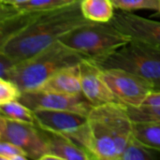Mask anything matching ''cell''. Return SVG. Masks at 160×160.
<instances>
[{"instance_id": "cell-1", "label": "cell", "mask_w": 160, "mask_h": 160, "mask_svg": "<svg viewBox=\"0 0 160 160\" xmlns=\"http://www.w3.org/2000/svg\"><path fill=\"white\" fill-rule=\"evenodd\" d=\"M81 0L39 13L24 28L0 43V53L18 64L59 40L69 30L87 22L81 10Z\"/></svg>"}, {"instance_id": "cell-2", "label": "cell", "mask_w": 160, "mask_h": 160, "mask_svg": "<svg viewBox=\"0 0 160 160\" xmlns=\"http://www.w3.org/2000/svg\"><path fill=\"white\" fill-rule=\"evenodd\" d=\"M87 117L93 159L119 160L133 135L134 122L128 106L122 102L96 106Z\"/></svg>"}, {"instance_id": "cell-3", "label": "cell", "mask_w": 160, "mask_h": 160, "mask_svg": "<svg viewBox=\"0 0 160 160\" xmlns=\"http://www.w3.org/2000/svg\"><path fill=\"white\" fill-rule=\"evenodd\" d=\"M84 57L60 41L15 65L8 80L22 92L39 89L60 69L79 65Z\"/></svg>"}, {"instance_id": "cell-4", "label": "cell", "mask_w": 160, "mask_h": 160, "mask_svg": "<svg viewBox=\"0 0 160 160\" xmlns=\"http://www.w3.org/2000/svg\"><path fill=\"white\" fill-rule=\"evenodd\" d=\"M102 69L120 68L131 72L160 90V49L146 43L130 40L114 52L91 59Z\"/></svg>"}, {"instance_id": "cell-5", "label": "cell", "mask_w": 160, "mask_h": 160, "mask_svg": "<svg viewBox=\"0 0 160 160\" xmlns=\"http://www.w3.org/2000/svg\"><path fill=\"white\" fill-rule=\"evenodd\" d=\"M58 41L84 58L96 59L121 48L130 41V38L111 22L89 21L65 33Z\"/></svg>"}, {"instance_id": "cell-6", "label": "cell", "mask_w": 160, "mask_h": 160, "mask_svg": "<svg viewBox=\"0 0 160 160\" xmlns=\"http://www.w3.org/2000/svg\"><path fill=\"white\" fill-rule=\"evenodd\" d=\"M34 114L36 126L39 128L65 135L88 152L90 132L86 115L53 110H36Z\"/></svg>"}, {"instance_id": "cell-7", "label": "cell", "mask_w": 160, "mask_h": 160, "mask_svg": "<svg viewBox=\"0 0 160 160\" xmlns=\"http://www.w3.org/2000/svg\"><path fill=\"white\" fill-rule=\"evenodd\" d=\"M101 69V76L116 98L127 106L141 107L155 90L144 79L120 68Z\"/></svg>"}, {"instance_id": "cell-8", "label": "cell", "mask_w": 160, "mask_h": 160, "mask_svg": "<svg viewBox=\"0 0 160 160\" xmlns=\"http://www.w3.org/2000/svg\"><path fill=\"white\" fill-rule=\"evenodd\" d=\"M0 141L9 142L26 154L29 159L41 160L48 154V146L39 128L33 124L0 116Z\"/></svg>"}, {"instance_id": "cell-9", "label": "cell", "mask_w": 160, "mask_h": 160, "mask_svg": "<svg viewBox=\"0 0 160 160\" xmlns=\"http://www.w3.org/2000/svg\"><path fill=\"white\" fill-rule=\"evenodd\" d=\"M19 100L33 111H67L81 113L86 116L94 107L86 99L83 94L67 95L40 89L22 92Z\"/></svg>"}, {"instance_id": "cell-10", "label": "cell", "mask_w": 160, "mask_h": 160, "mask_svg": "<svg viewBox=\"0 0 160 160\" xmlns=\"http://www.w3.org/2000/svg\"><path fill=\"white\" fill-rule=\"evenodd\" d=\"M111 24L130 38L160 49V22L142 17L132 11L115 12Z\"/></svg>"}, {"instance_id": "cell-11", "label": "cell", "mask_w": 160, "mask_h": 160, "mask_svg": "<svg viewBox=\"0 0 160 160\" xmlns=\"http://www.w3.org/2000/svg\"><path fill=\"white\" fill-rule=\"evenodd\" d=\"M79 66L82 92L94 107L111 102H120L103 80L98 66L88 58H84Z\"/></svg>"}, {"instance_id": "cell-12", "label": "cell", "mask_w": 160, "mask_h": 160, "mask_svg": "<svg viewBox=\"0 0 160 160\" xmlns=\"http://www.w3.org/2000/svg\"><path fill=\"white\" fill-rule=\"evenodd\" d=\"M39 130L47 143L48 154L54 156L57 160L92 159L91 156L83 148L79 146L68 137L41 128H39Z\"/></svg>"}, {"instance_id": "cell-13", "label": "cell", "mask_w": 160, "mask_h": 160, "mask_svg": "<svg viewBox=\"0 0 160 160\" xmlns=\"http://www.w3.org/2000/svg\"><path fill=\"white\" fill-rule=\"evenodd\" d=\"M79 65L70 66L60 69L54 73L39 89L67 95L82 94Z\"/></svg>"}, {"instance_id": "cell-14", "label": "cell", "mask_w": 160, "mask_h": 160, "mask_svg": "<svg viewBox=\"0 0 160 160\" xmlns=\"http://www.w3.org/2000/svg\"><path fill=\"white\" fill-rule=\"evenodd\" d=\"M83 17L91 22H110L115 14L112 0H81Z\"/></svg>"}, {"instance_id": "cell-15", "label": "cell", "mask_w": 160, "mask_h": 160, "mask_svg": "<svg viewBox=\"0 0 160 160\" xmlns=\"http://www.w3.org/2000/svg\"><path fill=\"white\" fill-rule=\"evenodd\" d=\"M160 158V151L151 148L133 134L128 140L119 160H155Z\"/></svg>"}, {"instance_id": "cell-16", "label": "cell", "mask_w": 160, "mask_h": 160, "mask_svg": "<svg viewBox=\"0 0 160 160\" xmlns=\"http://www.w3.org/2000/svg\"><path fill=\"white\" fill-rule=\"evenodd\" d=\"M133 134L147 146L160 151V122H137Z\"/></svg>"}, {"instance_id": "cell-17", "label": "cell", "mask_w": 160, "mask_h": 160, "mask_svg": "<svg viewBox=\"0 0 160 160\" xmlns=\"http://www.w3.org/2000/svg\"><path fill=\"white\" fill-rule=\"evenodd\" d=\"M1 116L22 122L36 125L34 111L22 103L20 100H14L8 103L0 104Z\"/></svg>"}, {"instance_id": "cell-18", "label": "cell", "mask_w": 160, "mask_h": 160, "mask_svg": "<svg viewBox=\"0 0 160 160\" xmlns=\"http://www.w3.org/2000/svg\"><path fill=\"white\" fill-rule=\"evenodd\" d=\"M74 1V0H73ZM72 1L69 0H29L26 3L12 6L1 4L0 6L13 12H44L59 7H63Z\"/></svg>"}, {"instance_id": "cell-19", "label": "cell", "mask_w": 160, "mask_h": 160, "mask_svg": "<svg viewBox=\"0 0 160 160\" xmlns=\"http://www.w3.org/2000/svg\"><path fill=\"white\" fill-rule=\"evenodd\" d=\"M130 118L137 122H160V107H130L128 106Z\"/></svg>"}, {"instance_id": "cell-20", "label": "cell", "mask_w": 160, "mask_h": 160, "mask_svg": "<svg viewBox=\"0 0 160 160\" xmlns=\"http://www.w3.org/2000/svg\"><path fill=\"white\" fill-rule=\"evenodd\" d=\"M115 9L133 11L139 9H151L158 11V0H112Z\"/></svg>"}, {"instance_id": "cell-21", "label": "cell", "mask_w": 160, "mask_h": 160, "mask_svg": "<svg viewBox=\"0 0 160 160\" xmlns=\"http://www.w3.org/2000/svg\"><path fill=\"white\" fill-rule=\"evenodd\" d=\"M22 91L15 82L0 78V104L19 100Z\"/></svg>"}, {"instance_id": "cell-22", "label": "cell", "mask_w": 160, "mask_h": 160, "mask_svg": "<svg viewBox=\"0 0 160 160\" xmlns=\"http://www.w3.org/2000/svg\"><path fill=\"white\" fill-rule=\"evenodd\" d=\"M0 159L27 160L29 158L19 146L6 141H0Z\"/></svg>"}, {"instance_id": "cell-23", "label": "cell", "mask_w": 160, "mask_h": 160, "mask_svg": "<svg viewBox=\"0 0 160 160\" xmlns=\"http://www.w3.org/2000/svg\"><path fill=\"white\" fill-rule=\"evenodd\" d=\"M15 65L16 64L10 58L0 53V78L8 80Z\"/></svg>"}, {"instance_id": "cell-24", "label": "cell", "mask_w": 160, "mask_h": 160, "mask_svg": "<svg viewBox=\"0 0 160 160\" xmlns=\"http://www.w3.org/2000/svg\"><path fill=\"white\" fill-rule=\"evenodd\" d=\"M142 106L144 107H160V90H154Z\"/></svg>"}, {"instance_id": "cell-25", "label": "cell", "mask_w": 160, "mask_h": 160, "mask_svg": "<svg viewBox=\"0 0 160 160\" xmlns=\"http://www.w3.org/2000/svg\"><path fill=\"white\" fill-rule=\"evenodd\" d=\"M29 0H0L1 4H6V5H12V6H17L21 5L23 3H26Z\"/></svg>"}, {"instance_id": "cell-26", "label": "cell", "mask_w": 160, "mask_h": 160, "mask_svg": "<svg viewBox=\"0 0 160 160\" xmlns=\"http://www.w3.org/2000/svg\"><path fill=\"white\" fill-rule=\"evenodd\" d=\"M158 5H159V8H158V12L160 14V0H158Z\"/></svg>"}, {"instance_id": "cell-27", "label": "cell", "mask_w": 160, "mask_h": 160, "mask_svg": "<svg viewBox=\"0 0 160 160\" xmlns=\"http://www.w3.org/2000/svg\"><path fill=\"white\" fill-rule=\"evenodd\" d=\"M69 1H73V0H69Z\"/></svg>"}]
</instances>
